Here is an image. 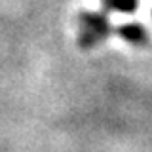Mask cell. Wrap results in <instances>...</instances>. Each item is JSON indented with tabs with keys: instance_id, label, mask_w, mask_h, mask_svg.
<instances>
[{
	"instance_id": "7a4b0ae2",
	"label": "cell",
	"mask_w": 152,
	"mask_h": 152,
	"mask_svg": "<svg viewBox=\"0 0 152 152\" xmlns=\"http://www.w3.org/2000/svg\"><path fill=\"white\" fill-rule=\"evenodd\" d=\"M114 32L135 48H145L150 44V34L146 31V27L141 25V23H126V25L116 27Z\"/></svg>"
},
{
	"instance_id": "3957f363",
	"label": "cell",
	"mask_w": 152,
	"mask_h": 152,
	"mask_svg": "<svg viewBox=\"0 0 152 152\" xmlns=\"http://www.w3.org/2000/svg\"><path fill=\"white\" fill-rule=\"evenodd\" d=\"M104 12H122V13H135L139 8V0H101Z\"/></svg>"
},
{
	"instance_id": "6da1fadb",
	"label": "cell",
	"mask_w": 152,
	"mask_h": 152,
	"mask_svg": "<svg viewBox=\"0 0 152 152\" xmlns=\"http://www.w3.org/2000/svg\"><path fill=\"white\" fill-rule=\"evenodd\" d=\"M78 25L82 31H89L101 40H107L114 32L110 19L104 12H82L78 15Z\"/></svg>"
}]
</instances>
